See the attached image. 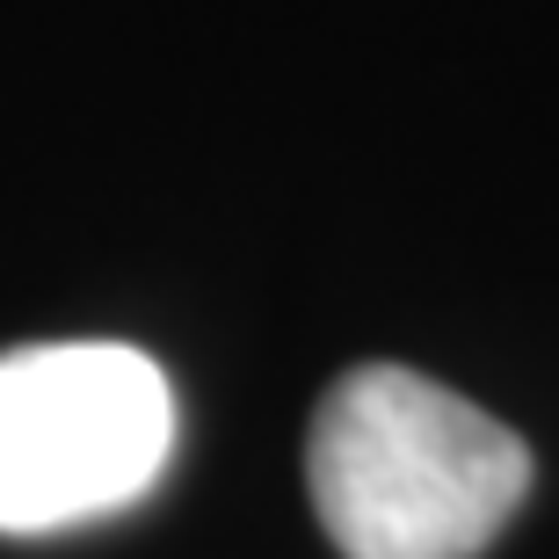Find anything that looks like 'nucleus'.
I'll list each match as a JSON object with an SVG mask.
<instances>
[{
    "mask_svg": "<svg viewBox=\"0 0 559 559\" xmlns=\"http://www.w3.org/2000/svg\"><path fill=\"white\" fill-rule=\"evenodd\" d=\"M306 479L342 559H479L531 495V443L436 378L364 364L320 400Z\"/></svg>",
    "mask_w": 559,
    "mask_h": 559,
    "instance_id": "obj_1",
    "label": "nucleus"
},
{
    "mask_svg": "<svg viewBox=\"0 0 559 559\" xmlns=\"http://www.w3.org/2000/svg\"><path fill=\"white\" fill-rule=\"evenodd\" d=\"M175 385L131 342L0 349V538L124 516L175 465Z\"/></svg>",
    "mask_w": 559,
    "mask_h": 559,
    "instance_id": "obj_2",
    "label": "nucleus"
}]
</instances>
